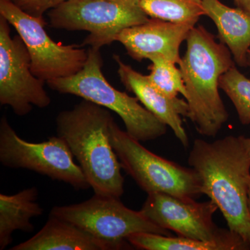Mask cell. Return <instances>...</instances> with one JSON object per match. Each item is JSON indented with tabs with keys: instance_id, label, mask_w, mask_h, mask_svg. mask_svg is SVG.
Returning <instances> with one entry per match:
<instances>
[{
	"instance_id": "6da1fadb",
	"label": "cell",
	"mask_w": 250,
	"mask_h": 250,
	"mask_svg": "<svg viewBox=\"0 0 250 250\" xmlns=\"http://www.w3.org/2000/svg\"><path fill=\"white\" fill-rule=\"evenodd\" d=\"M246 138L228 136L211 143L195 139L188 163L200 176L202 194L214 202L229 231L250 249V156Z\"/></svg>"
},
{
	"instance_id": "7a4b0ae2",
	"label": "cell",
	"mask_w": 250,
	"mask_h": 250,
	"mask_svg": "<svg viewBox=\"0 0 250 250\" xmlns=\"http://www.w3.org/2000/svg\"><path fill=\"white\" fill-rule=\"evenodd\" d=\"M113 121L107 108L83 99L56 119L57 136L67 143L95 194L121 198L125 179L110 140Z\"/></svg>"
},
{
	"instance_id": "3957f363",
	"label": "cell",
	"mask_w": 250,
	"mask_h": 250,
	"mask_svg": "<svg viewBox=\"0 0 250 250\" xmlns=\"http://www.w3.org/2000/svg\"><path fill=\"white\" fill-rule=\"evenodd\" d=\"M186 41L187 51L178 65L187 89L188 118L199 134L214 138L229 118L219 82L235 62L228 47L203 26L192 28Z\"/></svg>"
},
{
	"instance_id": "277c9868",
	"label": "cell",
	"mask_w": 250,
	"mask_h": 250,
	"mask_svg": "<svg viewBox=\"0 0 250 250\" xmlns=\"http://www.w3.org/2000/svg\"><path fill=\"white\" fill-rule=\"evenodd\" d=\"M84 66L72 76L47 81L51 89L70 94L97 104L117 113L124 123L126 131L140 142L152 141L167 132L164 124L145 106L139 99L116 89L102 71L103 59L100 48L90 47Z\"/></svg>"
},
{
	"instance_id": "5b68a950",
	"label": "cell",
	"mask_w": 250,
	"mask_h": 250,
	"mask_svg": "<svg viewBox=\"0 0 250 250\" xmlns=\"http://www.w3.org/2000/svg\"><path fill=\"white\" fill-rule=\"evenodd\" d=\"M112 147L122 168L147 192H162L185 200H196L202 195L200 176L187 168L156 155L113 121L110 129Z\"/></svg>"
},
{
	"instance_id": "8992f818",
	"label": "cell",
	"mask_w": 250,
	"mask_h": 250,
	"mask_svg": "<svg viewBox=\"0 0 250 250\" xmlns=\"http://www.w3.org/2000/svg\"><path fill=\"white\" fill-rule=\"evenodd\" d=\"M47 16L55 29L88 31L82 45L98 48L111 45L122 31L150 18L141 0H64Z\"/></svg>"
},
{
	"instance_id": "52a82bcc",
	"label": "cell",
	"mask_w": 250,
	"mask_h": 250,
	"mask_svg": "<svg viewBox=\"0 0 250 250\" xmlns=\"http://www.w3.org/2000/svg\"><path fill=\"white\" fill-rule=\"evenodd\" d=\"M49 215L75 224L93 236L110 243L115 250L126 249L129 247L128 238L136 233L172 236L169 230L153 223L140 210L125 207L118 197L95 194L82 203L54 207Z\"/></svg>"
},
{
	"instance_id": "ba28073f",
	"label": "cell",
	"mask_w": 250,
	"mask_h": 250,
	"mask_svg": "<svg viewBox=\"0 0 250 250\" xmlns=\"http://www.w3.org/2000/svg\"><path fill=\"white\" fill-rule=\"evenodd\" d=\"M218 207L212 201L197 202L162 193L147 194L140 211L158 226L177 236L219 243L228 250H250L244 241L229 229L218 228L213 222Z\"/></svg>"
},
{
	"instance_id": "9c48e42d",
	"label": "cell",
	"mask_w": 250,
	"mask_h": 250,
	"mask_svg": "<svg viewBox=\"0 0 250 250\" xmlns=\"http://www.w3.org/2000/svg\"><path fill=\"white\" fill-rule=\"evenodd\" d=\"M67 143L59 136L39 143L21 139L6 117L0 121V161L11 168H23L65 182L76 189L90 184L80 165H77Z\"/></svg>"
},
{
	"instance_id": "30bf717a",
	"label": "cell",
	"mask_w": 250,
	"mask_h": 250,
	"mask_svg": "<svg viewBox=\"0 0 250 250\" xmlns=\"http://www.w3.org/2000/svg\"><path fill=\"white\" fill-rule=\"evenodd\" d=\"M0 15L18 31L31 57V70L47 82L72 76L80 71L88 59V51L77 45L54 42L44 27L45 20L24 14L8 0H0Z\"/></svg>"
},
{
	"instance_id": "8fae6325",
	"label": "cell",
	"mask_w": 250,
	"mask_h": 250,
	"mask_svg": "<svg viewBox=\"0 0 250 250\" xmlns=\"http://www.w3.org/2000/svg\"><path fill=\"white\" fill-rule=\"evenodd\" d=\"M9 25L0 15V104L24 116L33 106L47 107L51 99L44 88L45 82L31 72L27 46L19 35L11 37Z\"/></svg>"
},
{
	"instance_id": "7c38bea8",
	"label": "cell",
	"mask_w": 250,
	"mask_h": 250,
	"mask_svg": "<svg viewBox=\"0 0 250 250\" xmlns=\"http://www.w3.org/2000/svg\"><path fill=\"white\" fill-rule=\"evenodd\" d=\"M195 26L150 18L144 24L122 31L116 41L121 42L130 57L138 62L161 57L179 65L182 59L180 46Z\"/></svg>"
},
{
	"instance_id": "4fadbf2b",
	"label": "cell",
	"mask_w": 250,
	"mask_h": 250,
	"mask_svg": "<svg viewBox=\"0 0 250 250\" xmlns=\"http://www.w3.org/2000/svg\"><path fill=\"white\" fill-rule=\"evenodd\" d=\"M113 59L118 64V75L126 89L134 93L148 111L171 128L184 147H188V136L181 118L188 116L187 102L179 98L166 96L152 84L147 75H143L125 64L117 54L113 55Z\"/></svg>"
},
{
	"instance_id": "5bb4252c",
	"label": "cell",
	"mask_w": 250,
	"mask_h": 250,
	"mask_svg": "<svg viewBox=\"0 0 250 250\" xmlns=\"http://www.w3.org/2000/svg\"><path fill=\"white\" fill-rule=\"evenodd\" d=\"M11 250H115L75 224L49 215L48 220L30 239Z\"/></svg>"
},
{
	"instance_id": "9a60e30c",
	"label": "cell",
	"mask_w": 250,
	"mask_h": 250,
	"mask_svg": "<svg viewBox=\"0 0 250 250\" xmlns=\"http://www.w3.org/2000/svg\"><path fill=\"white\" fill-rule=\"evenodd\" d=\"M205 16L214 22L220 42L229 49L240 67H248L250 48V16L238 8H231L220 0H202Z\"/></svg>"
},
{
	"instance_id": "2e32d148",
	"label": "cell",
	"mask_w": 250,
	"mask_h": 250,
	"mask_svg": "<svg viewBox=\"0 0 250 250\" xmlns=\"http://www.w3.org/2000/svg\"><path fill=\"white\" fill-rule=\"evenodd\" d=\"M38 195L36 187L13 195H0V250H4L12 243L15 231H34L31 219L43 213V209L36 202Z\"/></svg>"
},
{
	"instance_id": "e0dca14e",
	"label": "cell",
	"mask_w": 250,
	"mask_h": 250,
	"mask_svg": "<svg viewBox=\"0 0 250 250\" xmlns=\"http://www.w3.org/2000/svg\"><path fill=\"white\" fill-rule=\"evenodd\" d=\"M141 6L149 17L172 22L196 25L205 16L202 0H141Z\"/></svg>"
},
{
	"instance_id": "ac0fdd59",
	"label": "cell",
	"mask_w": 250,
	"mask_h": 250,
	"mask_svg": "<svg viewBox=\"0 0 250 250\" xmlns=\"http://www.w3.org/2000/svg\"><path fill=\"white\" fill-rule=\"evenodd\" d=\"M127 241L134 248L146 250H228L219 243L153 233H134Z\"/></svg>"
},
{
	"instance_id": "d6986e66",
	"label": "cell",
	"mask_w": 250,
	"mask_h": 250,
	"mask_svg": "<svg viewBox=\"0 0 250 250\" xmlns=\"http://www.w3.org/2000/svg\"><path fill=\"white\" fill-rule=\"evenodd\" d=\"M149 61L152 63L148 67L150 73L147 76L152 84L168 98H178L179 93L186 98L187 89L177 64L161 57Z\"/></svg>"
},
{
	"instance_id": "ffe728a7",
	"label": "cell",
	"mask_w": 250,
	"mask_h": 250,
	"mask_svg": "<svg viewBox=\"0 0 250 250\" xmlns=\"http://www.w3.org/2000/svg\"><path fill=\"white\" fill-rule=\"evenodd\" d=\"M219 87L232 102L241 124L250 125V79L247 78L234 65L220 77Z\"/></svg>"
},
{
	"instance_id": "44dd1931",
	"label": "cell",
	"mask_w": 250,
	"mask_h": 250,
	"mask_svg": "<svg viewBox=\"0 0 250 250\" xmlns=\"http://www.w3.org/2000/svg\"><path fill=\"white\" fill-rule=\"evenodd\" d=\"M16 7L36 19L44 21V14L64 0H9Z\"/></svg>"
},
{
	"instance_id": "7402d4cb",
	"label": "cell",
	"mask_w": 250,
	"mask_h": 250,
	"mask_svg": "<svg viewBox=\"0 0 250 250\" xmlns=\"http://www.w3.org/2000/svg\"><path fill=\"white\" fill-rule=\"evenodd\" d=\"M237 8L250 16V0H233Z\"/></svg>"
},
{
	"instance_id": "603a6c76",
	"label": "cell",
	"mask_w": 250,
	"mask_h": 250,
	"mask_svg": "<svg viewBox=\"0 0 250 250\" xmlns=\"http://www.w3.org/2000/svg\"><path fill=\"white\" fill-rule=\"evenodd\" d=\"M246 143L247 149H248V153L250 156V138H246Z\"/></svg>"
},
{
	"instance_id": "cb8c5ba5",
	"label": "cell",
	"mask_w": 250,
	"mask_h": 250,
	"mask_svg": "<svg viewBox=\"0 0 250 250\" xmlns=\"http://www.w3.org/2000/svg\"><path fill=\"white\" fill-rule=\"evenodd\" d=\"M248 210H249V213L250 216V184L249 188V192H248Z\"/></svg>"
},
{
	"instance_id": "d4e9b609",
	"label": "cell",
	"mask_w": 250,
	"mask_h": 250,
	"mask_svg": "<svg viewBox=\"0 0 250 250\" xmlns=\"http://www.w3.org/2000/svg\"><path fill=\"white\" fill-rule=\"evenodd\" d=\"M247 59H248V67H250V49L248 51V57H247Z\"/></svg>"
},
{
	"instance_id": "484cf974",
	"label": "cell",
	"mask_w": 250,
	"mask_h": 250,
	"mask_svg": "<svg viewBox=\"0 0 250 250\" xmlns=\"http://www.w3.org/2000/svg\"><path fill=\"white\" fill-rule=\"evenodd\" d=\"M8 1H9V0H8Z\"/></svg>"
}]
</instances>
